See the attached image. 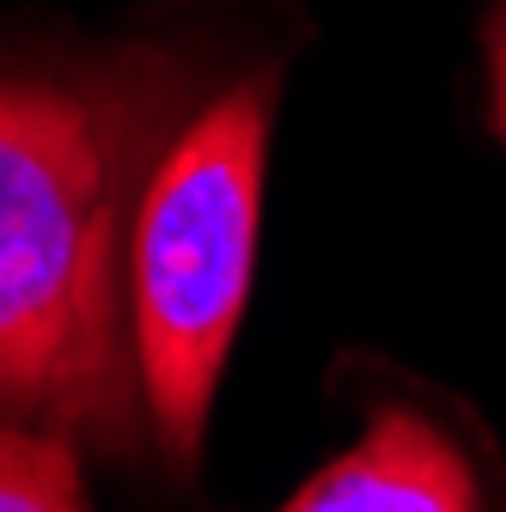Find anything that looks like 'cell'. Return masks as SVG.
<instances>
[{
    "label": "cell",
    "mask_w": 506,
    "mask_h": 512,
    "mask_svg": "<svg viewBox=\"0 0 506 512\" xmlns=\"http://www.w3.org/2000/svg\"><path fill=\"white\" fill-rule=\"evenodd\" d=\"M171 74L153 55L92 86L0 80V403L122 421L116 250L141 208Z\"/></svg>",
    "instance_id": "obj_1"
},
{
    "label": "cell",
    "mask_w": 506,
    "mask_h": 512,
    "mask_svg": "<svg viewBox=\"0 0 506 512\" xmlns=\"http://www.w3.org/2000/svg\"><path fill=\"white\" fill-rule=\"evenodd\" d=\"M275 86L244 80L159 147L129 244L135 372L171 464H196L208 403L250 299Z\"/></svg>",
    "instance_id": "obj_2"
},
{
    "label": "cell",
    "mask_w": 506,
    "mask_h": 512,
    "mask_svg": "<svg viewBox=\"0 0 506 512\" xmlns=\"http://www.w3.org/2000/svg\"><path fill=\"white\" fill-rule=\"evenodd\" d=\"M281 512H476V470L427 415L385 409Z\"/></svg>",
    "instance_id": "obj_3"
},
{
    "label": "cell",
    "mask_w": 506,
    "mask_h": 512,
    "mask_svg": "<svg viewBox=\"0 0 506 512\" xmlns=\"http://www.w3.org/2000/svg\"><path fill=\"white\" fill-rule=\"evenodd\" d=\"M0 512H86L80 464L61 433L0 421Z\"/></svg>",
    "instance_id": "obj_4"
},
{
    "label": "cell",
    "mask_w": 506,
    "mask_h": 512,
    "mask_svg": "<svg viewBox=\"0 0 506 512\" xmlns=\"http://www.w3.org/2000/svg\"><path fill=\"white\" fill-rule=\"evenodd\" d=\"M488 61H494V122L506 135V0L494 13V31H488Z\"/></svg>",
    "instance_id": "obj_5"
}]
</instances>
